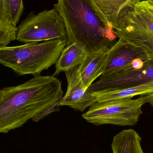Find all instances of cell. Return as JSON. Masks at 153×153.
<instances>
[{"label":"cell","instance_id":"obj_1","mask_svg":"<svg viewBox=\"0 0 153 153\" xmlns=\"http://www.w3.org/2000/svg\"><path fill=\"white\" fill-rule=\"evenodd\" d=\"M63 96L54 76L35 75L21 84L0 90V133L21 127L30 120L57 106Z\"/></svg>","mask_w":153,"mask_h":153},{"label":"cell","instance_id":"obj_2","mask_svg":"<svg viewBox=\"0 0 153 153\" xmlns=\"http://www.w3.org/2000/svg\"><path fill=\"white\" fill-rule=\"evenodd\" d=\"M53 8L64 23L67 44L78 43L88 53L114 45L116 32L93 0H57Z\"/></svg>","mask_w":153,"mask_h":153},{"label":"cell","instance_id":"obj_3","mask_svg":"<svg viewBox=\"0 0 153 153\" xmlns=\"http://www.w3.org/2000/svg\"><path fill=\"white\" fill-rule=\"evenodd\" d=\"M67 43V39H59L17 46L0 47V64L20 76L39 75L56 63Z\"/></svg>","mask_w":153,"mask_h":153},{"label":"cell","instance_id":"obj_4","mask_svg":"<svg viewBox=\"0 0 153 153\" xmlns=\"http://www.w3.org/2000/svg\"><path fill=\"white\" fill-rule=\"evenodd\" d=\"M111 27L117 37L142 48L153 60V18L141 1L124 6Z\"/></svg>","mask_w":153,"mask_h":153},{"label":"cell","instance_id":"obj_5","mask_svg":"<svg viewBox=\"0 0 153 153\" xmlns=\"http://www.w3.org/2000/svg\"><path fill=\"white\" fill-rule=\"evenodd\" d=\"M146 103L145 95L136 99L125 98L97 102L82 117L87 122L96 126H134L143 114L142 108Z\"/></svg>","mask_w":153,"mask_h":153},{"label":"cell","instance_id":"obj_6","mask_svg":"<svg viewBox=\"0 0 153 153\" xmlns=\"http://www.w3.org/2000/svg\"><path fill=\"white\" fill-rule=\"evenodd\" d=\"M17 28L16 40L25 44L67 39L64 23L54 8L45 10L37 14L31 12Z\"/></svg>","mask_w":153,"mask_h":153},{"label":"cell","instance_id":"obj_7","mask_svg":"<svg viewBox=\"0 0 153 153\" xmlns=\"http://www.w3.org/2000/svg\"><path fill=\"white\" fill-rule=\"evenodd\" d=\"M148 61V56L142 48L119 39L109 50L102 75H111L140 68Z\"/></svg>","mask_w":153,"mask_h":153},{"label":"cell","instance_id":"obj_8","mask_svg":"<svg viewBox=\"0 0 153 153\" xmlns=\"http://www.w3.org/2000/svg\"><path fill=\"white\" fill-rule=\"evenodd\" d=\"M153 81V60L145 63L143 67L132 69L116 74L102 75L88 89L92 92L123 89Z\"/></svg>","mask_w":153,"mask_h":153},{"label":"cell","instance_id":"obj_9","mask_svg":"<svg viewBox=\"0 0 153 153\" xmlns=\"http://www.w3.org/2000/svg\"><path fill=\"white\" fill-rule=\"evenodd\" d=\"M65 74L68 83L67 90L57 107L69 106L75 110L83 111L97 102L92 92L85 88L83 84L78 66L67 71Z\"/></svg>","mask_w":153,"mask_h":153},{"label":"cell","instance_id":"obj_10","mask_svg":"<svg viewBox=\"0 0 153 153\" xmlns=\"http://www.w3.org/2000/svg\"><path fill=\"white\" fill-rule=\"evenodd\" d=\"M110 48H103L94 53L87 54L78 66L81 80L87 89L94 80L103 74Z\"/></svg>","mask_w":153,"mask_h":153},{"label":"cell","instance_id":"obj_11","mask_svg":"<svg viewBox=\"0 0 153 153\" xmlns=\"http://www.w3.org/2000/svg\"><path fill=\"white\" fill-rule=\"evenodd\" d=\"M87 54L85 48L78 43L67 44L56 63V71L53 76L79 66Z\"/></svg>","mask_w":153,"mask_h":153},{"label":"cell","instance_id":"obj_12","mask_svg":"<svg viewBox=\"0 0 153 153\" xmlns=\"http://www.w3.org/2000/svg\"><path fill=\"white\" fill-rule=\"evenodd\" d=\"M152 93H153V81L128 88L92 92V94L95 97L97 102L125 98L132 99L137 95L142 96Z\"/></svg>","mask_w":153,"mask_h":153},{"label":"cell","instance_id":"obj_13","mask_svg":"<svg viewBox=\"0 0 153 153\" xmlns=\"http://www.w3.org/2000/svg\"><path fill=\"white\" fill-rule=\"evenodd\" d=\"M139 134L132 129L122 130L113 137L111 143L113 153H145L141 146Z\"/></svg>","mask_w":153,"mask_h":153},{"label":"cell","instance_id":"obj_14","mask_svg":"<svg viewBox=\"0 0 153 153\" xmlns=\"http://www.w3.org/2000/svg\"><path fill=\"white\" fill-rule=\"evenodd\" d=\"M95 5L111 26L120 10L128 4H135L141 0H93Z\"/></svg>","mask_w":153,"mask_h":153},{"label":"cell","instance_id":"obj_15","mask_svg":"<svg viewBox=\"0 0 153 153\" xmlns=\"http://www.w3.org/2000/svg\"><path fill=\"white\" fill-rule=\"evenodd\" d=\"M4 2L12 24L17 27L24 11L23 0H4Z\"/></svg>","mask_w":153,"mask_h":153},{"label":"cell","instance_id":"obj_16","mask_svg":"<svg viewBox=\"0 0 153 153\" xmlns=\"http://www.w3.org/2000/svg\"><path fill=\"white\" fill-rule=\"evenodd\" d=\"M17 30V27L0 22V47L7 46L16 40Z\"/></svg>","mask_w":153,"mask_h":153},{"label":"cell","instance_id":"obj_17","mask_svg":"<svg viewBox=\"0 0 153 153\" xmlns=\"http://www.w3.org/2000/svg\"><path fill=\"white\" fill-rule=\"evenodd\" d=\"M0 22L12 24L10 14L6 9L4 0H0Z\"/></svg>","mask_w":153,"mask_h":153},{"label":"cell","instance_id":"obj_18","mask_svg":"<svg viewBox=\"0 0 153 153\" xmlns=\"http://www.w3.org/2000/svg\"><path fill=\"white\" fill-rule=\"evenodd\" d=\"M58 107H59L56 106V107H54V108H51L45 111L44 112L41 113V114H39L36 117H35L32 120L33 121H35V122H37V121H39V120H41V119L44 118L46 116L50 114V113H52L54 111H58L59 110V108H58Z\"/></svg>","mask_w":153,"mask_h":153},{"label":"cell","instance_id":"obj_19","mask_svg":"<svg viewBox=\"0 0 153 153\" xmlns=\"http://www.w3.org/2000/svg\"><path fill=\"white\" fill-rule=\"evenodd\" d=\"M141 3L143 4V6L145 8L146 10L147 11L149 14L153 18V5L151 4L148 1H141Z\"/></svg>","mask_w":153,"mask_h":153},{"label":"cell","instance_id":"obj_20","mask_svg":"<svg viewBox=\"0 0 153 153\" xmlns=\"http://www.w3.org/2000/svg\"><path fill=\"white\" fill-rule=\"evenodd\" d=\"M146 99V102H148L153 107V93L145 95Z\"/></svg>","mask_w":153,"mask_h":153},{"label":"cell","instance_id":"obj_21","mask_svg":"<svg viewBox=\"0 0 153 153\" xmlns=\"http://www.w3.org/2000/svg\"><path fill=\"white\" fill-rule=\"evenodd\" d=\"M146 1H148L151 4L153 5V0H146Z\"/></svg>","mask_w":153,"mask_h":153}]
</instances>
